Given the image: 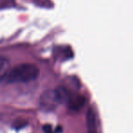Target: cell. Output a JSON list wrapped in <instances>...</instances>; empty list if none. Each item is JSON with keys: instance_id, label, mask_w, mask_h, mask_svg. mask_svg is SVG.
Here are the masks:
<instances>
[{"instance_id": "obj_1", "label": "cell", "mask_w": 133, "mask_h": 133, "mask_svg": "<svg viewBox=\"0 0 133 133\" xmlns=\"http://www.w3.org/2000/svg\"><path fill=\"white\" fill-rule=\"evenodd\" d=\"M39 75V69L34 64H21L8 71L6 79L11 83H26L35 80Z\"/></svg>"}, {"instance_id": "obj_2", "label": "cell", "mask_w": 133, "mask_h": 133, "mask_svg": "<svg viewBox=\"0 0 133 133\" xmlns=\"http://www.w3.org/2000/svg\"><path fill=\"white\" fill-rule=\"evenodd\" d=\"M40 104L43 108L46 109H53L58 104H60V101H59L58 97H57L55 89L46 91L43 93L40 98Z\"/></svg>"}, {"instance_id": "obj_3", "label": "cell", "mask_w": 133, "mask_h": 133, "mask_svg": "<svg viewBox=\"0 0 133 133\" xmlns=\"http://www.w3.org/2000/svg\"><path fill=\"white\" fill-rule=\"evenodd\" d=\"M69 105V108L71 109H79L82 108L85 104V98L81 96L74 97V98H69V101H68Z\"/></svg>"}, {"instance_id": "obj_4", "label": "cell", "mask_w": 133, "mask_h": 133, "mask_svg": "<svg viewBox=\"0 0 133 133\" xmlns=\"http://www.w3.org/2000/svg\"><path fill=\"white\" fill-rule=\"evenodd\" d=\"M9 69V62L6 58L0 57V80H2L5 77H6Z\"/></svg>"}]
</instances>
